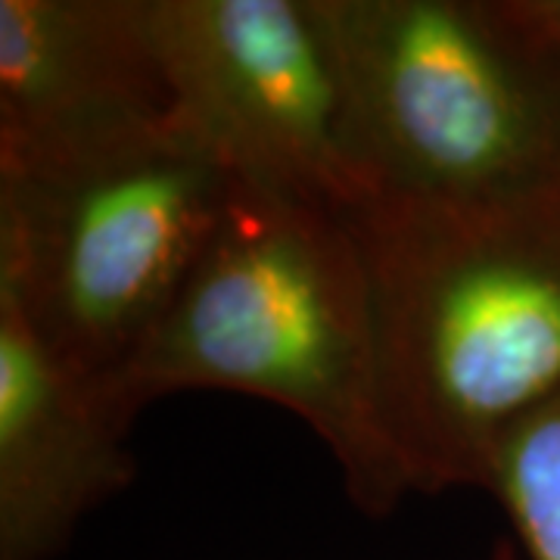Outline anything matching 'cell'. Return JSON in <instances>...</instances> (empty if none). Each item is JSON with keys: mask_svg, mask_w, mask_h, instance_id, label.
Returning <instances> with one entry per match:
<instances>
[{"mask_svg": "<svg viewBox=\"0 0 560 560\" xmlns=\"http://www.w3.org/2000/svg\"><path fill=\"white\" fill-rule=\"evenodd\" d=\"M482 492L499 501L529 560H560V389L495 442Z\"/></svg>", "mask_w": 560, "mask_h": 560, "instance_id": "8", "label": "cell"}, {"mask_svg": "<svg viewBox=\"0 0 560 560\" xmlns=\"http://www.w3.org/2000/svg\"><path fill=\"white\" fill-rule=\"evenodd\" d=\"M135 420L0 293V560H57L81 521L131 486Z\"/></svg>", "mask_w": 560, "mask_h": 560, "instance_id": "7", "label": "cell"}, {"mask_svg": "<svg viewBox=\"0 0 560 560\" xmlns=\"http://www.w3.org/2000/svg\"><path fill=\"white\" fill-rule=\"evenodd\" d=\"M237 197L172 121L121 153L0 178V293L75 371L109 383L150 340Z\"/></svg>", "mask_w": 560, "mask_h": 560, "instance_id": "4", "label": "cell"}, {"mask_svg": "<svg viewBox=\"0 0 560 560\" xmlns=\"http://www.w3.org/2000/svg\"><path fill=\"white\" fill-rule=\"evenodd\" d=\"M315 3L340 66L355 200L558 184L560 47L526 0Z\"/></svg>", "mask_w": 560, "mask_h": 560, "instance_id": "3", "label": "cell"}, {"mask_svg": "<svg viewBox=\"0 0 560 560\" xmlns=\"http://www.w3.org/2000/svg\"><path fill=\"white\" fill-rule=\"evenodd\" d=\"M138 418L175 393H237L293 411L364 517L411 495L386 436L368 275L346 209L237 187L168 315L106 383Z\"/></svg>", "mask_w": 560, "mask_h": 560, "instance_id": "2", "label": "cell"}, {"mask_svg": "<svg viewBox=\"0 0 560 560\" xmlns=\"http://www.w3.org/2000/svg\"><path fill=\"white\" fill-rule=\"evenodd\" d=\"M172 121L150 0H0V178L103 160Z\"/></svg>", "mask_w": 560, "mask_h": 560, "instance_id": "6", "label": "cell"}, {"mask_svg": "<svg viewBox=\"0 0 560 560\" xmlns=\"http://www.w3.org/2000/svg\"><path fill=\"white\" fill-rule=\"evenodd\" d=\"M346 209L386 436L411 495L482 489L499 436L560 389V180Z\"/></svg>", "mask_w": 560, "mask_h": 560, "instance_id": "1", "label": "cell"}, {"mask_svg": "<svg viewBox=\"0 0 560 560\" xmlns=\"http://www.w3.org/2000/svg\"><path fill=\"white\" fill-rule=\"evenodd\" d=\"M526 3H529V13L560 47V0H526Z\"/></svg>", "mask_w": 560, "mask_h": 560, "instance_id": "9", "label": "cell"}, {"mask_svg": "<svg viewBox=\"0 0 560 560\" xmlns=\"http://www.w3.org/2000/svg\"><path fill=\"white\" fill-rule=\"evenodd\" d=\"M175 125L243 190L349 206L342 81L315 0H150Z\"/></svg>", "mask_w": 560, "mask_h": 560, "instance_id": "5", "label": "cell"}]
</instances>
